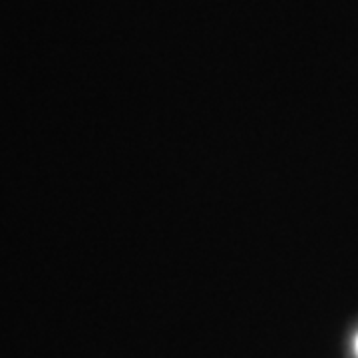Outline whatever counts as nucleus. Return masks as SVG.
<instances>
[{
	"label": "nucleus",
	"mask_w": 358,
	"mask_h": 358,
	"mask_svg": "<svg viewBox=\"0 0 358 358\" xmlns=\"http://www.w3.org/2000/svg\"><path fill=\"white\" fill-rule=\"evenodd\" d=\"M357 352H358V338H357Z\"/></svg>",
	"instance_id": "f257e3e1"
}]
</instances>
